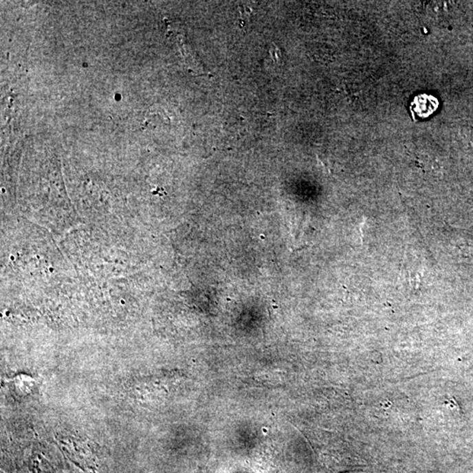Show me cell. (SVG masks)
<instances>
[{
    "instance_id": "obj_1",
    "label": "cell",
    "mask_w": 473,
    "mask_h": 473,
    "mask_svg": "<svg viewBox=\"0 0 473 473\" xmlns=\"http://www.w3.org/2000/svg\"><path fill=\"white\" fill-rule=\"evenodd\" d=\"M439 102L432 95L421 94L417 96L412 101L410 111L412 116L419 118L430 117L439 108Z\"/></svg>"
}]
</instances>
